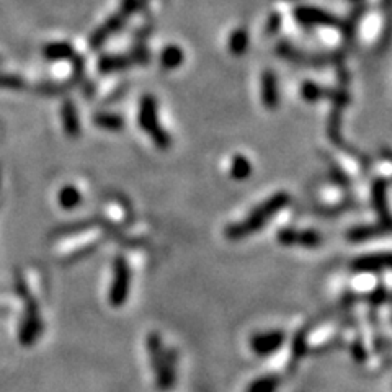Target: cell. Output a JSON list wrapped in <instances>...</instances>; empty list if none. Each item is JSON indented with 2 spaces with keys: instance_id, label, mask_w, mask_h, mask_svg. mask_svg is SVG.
Masks as SVG:
<instances>
[{
  "instance_id": "3",
  "label": "cell",
  "mask_w": 392,
  "mask_h": 392,
  "mask_svg": "<svg viewBox=\"0 0 392 392\" xmlns=\"http://www.w3.org/2000/svg\"><path fill=\"white\" fill-rule=\"evenodd\" d=\"M139 124L152 138L155 146L159 149H167L172 144V139L165 133L159 121V113H157V103L154 97L146 95L141 98V107H139Z\"/></svg>"
},
{
  "instance_id": "6",
  "label": "cell",
  "mask_w": 392,
  "mask_h": 392,
  "mask_svg": "<svg viewBox=\"0 0 392 392\" xmlns=\"http://www.w3.org/2000/svg\"><path fill=\"white\" fill-rule=\"evenodd\" d=\"M286 334L283 330H265L250 337V348L257 356H272L285 345Z\"/></svg>"
},
{
  "instance_id": "22",
  "label": "cell",
  "mask_w": 392,
  "mask_h": 392,
  "mask_svg": "<svg viewBox=\"0 0 392 392\" xmlns=\"http://www.w3.org/2000/svg\"><path fill=\"white\" fill-rule=\"evenodd\" d=\"M59 199L64 208H74L80 203V193H78L76 188H72V186H67V188L61 191Z\"/></svg>"
},
{
  "instance_id": "15",
  "label": "cell",
  "mask_w": 392,
  "mask_h": 392,
  "mask_svg": "<svg viewBox=\"0 0 392 392\" xmlns=\"http://www.w3.org/2000/svg\"><path fill=\"white\" fill-rule=\"evenodd\" d=\"M183 59H185V54L178 46H167L160 56V63L165 69H177L183 63Z\"/></svg>"
},
{
  "instance_id": "11",
  "label": "cell",
  "mask_w": 392,
  "mask_h": 392,
  "mask_svg": "<svg viewBox=\"0 0 392 392\" xmlns=\"http://www.w3.org/2000/svg\"><path fill=\"white\" fill-rule=\"evenodd\" d=\"M261 100L270 110H274L280 103V94H278V80L272 71H265L261 76Z\"/></svg>"
},
{
  "instance_id": "14",
  "label": "cell",
  "mask_w": 392,
  "mask_h": 392,
  "mask_svg": "<svg viewBox=\"0 0 392 392\" xmlns=\"http://www.w3.org/2000/svg\"><path fill=\"white\" fill-rule=\"evenodd\" d=\"M252 173V164L250 160L246 159L243 155H235L230 164V177L235 180H246Z\"/></svg>"
},
{
  "instance_id": "8",
  "label": "cell",
  "mask_w": 392,
  "mask_h": 392,
  "mask_svg": "<svg viewBox=\"0 0 392 392\" xmlns=\"http://www.w3.org/2000/svg\"><path fill=\"white\" fill-rule=\"evenodd\" d=\"M278 242L283 243V246H303L307 248H314L320 246L322 237L316 230H296L286 228L278 232Z\"/></svg>"
},
{
  "instance_id": "13",
  "label": "cell",
  "mask_w": 392,
  "mask_h": 392,
  "mask_svg": "<svg viewBox=\"0 0 392 392\" xmlns=\"http://www.w3.org/2000/svg\"><path fill=\"white\" fill-rule=\"evenodd\" d=\"M278 386H280V378L267 374V376L257 378L255 381H252L246 392H276Z\"/></svg>"
},
{
  "instance_id": "7",
  "label": "cell",
  "mask_w": 392,
  "mask_h": 392,
  "mask_svg": "<svg viewBox=\"0 0 392 392\" xmlns=\"http://www.w3.org/2000/svg\"><path fill=\"white\" fill-rule=\"evenodd\" d=\"M351 268L358 273H381L392 270V252L361 255L353 260Z\"/></svg>"
},
{
  "instance_id": "25",
  "label": "cell",
  "mask_w": 392,
  "mask_h": 392,
  "mask_svg": "<svg viewBox=\"0 0 392 392\" xmlns=\"http://www.w3.org/2000/svg\"><path fill=\"white\" fill-rule=\"evenodd\" d=\"M351 355L355 356L356 361H363L366 358V348L361 342H355L351 345Z\"/></svg>"
},
{
  "instance_id": "9",
  "label": "cell",
  "mask_w": 392,
  "mask_h": 392,
  "mask_svg": "<svg viewBox=\"0 0 392 392\" xmlns=\"http://www.w3.org/2000/svg\"><path fill=\"white\" fill-rule=\"evenodd\" d=\"M296 19L299 23L307 26H337L338 21L332 13L316 7H299L296 10Z\"/></svg>"
},
{
  "instance_id": "19",
  "label": "cell",
  "mask_w": 392,
  "mask_h": 392,
  "mask_svg": "<svg viewBox=\"0 0 392 392\" xmlns=\"http://www.w3.org/2000/svg\"><path fill=\"white\" fill-rule=\"evenodd\" d=\"M95 123H97L100 128L111 131L123 128V120L116 115H97L95 116Z\"/></svg>"
},
{
  "instance_id": "26",
  "label": "cell",
  "mask_w": 392,
  "mask_h": 392,
  "mask_svg": "<svg viewBox=\"0 0 392 392\" xmlns=\"http://www.w3.org/2000/svg\"><path fill=\"white\" fill-rule=\"evenodd\" d=\"M278 25H280V17H278V15H272V19H270V23H268V30H270V32H276Z\"/></svg>"
},
{
  "instance_id": "10",
  "label": "cell",
  "mask_w": 392,
  "mask_h": 392,
  "mask_svg": "<svg viewBox=\"0 0 392 392\" xmlns=\"http://www.w3.org/2000/svg\"><path fill=\"white\" fill-rule=\"evenodd\" d=\"M386 182L384 180H376L373 183L371 188V199H373V206L376 209L379 219L384 224L392 226V217L389 215V208H387V198H386Z\"/></svg>"
},
{
  "instance_id": "21",
  "label": "cell",
  "mask_w": 392,
  "mask_h": 392,
  "mask_svg": "<svg viewBox=\"0 0 392 392\" xmlns=\"http://www.w3.org/2000/svg\"><path fill=\"white\" fill-rule=\"evenodd\" d=\"M129 64V61L126 58H120V56H107V58L102 59V71L105 72H110V71H116V69H123L126 65Z\"/></svg>"
},
{
  "instance_id": "24",
  "label": "cell",
  "mask_w": 392,
  "mask_h": 392,
  "mask_svg": "<svg viewBox=\"0 0 392 392\" xmlns=\"http://www.w3.org/2000/svg\"><path fill=\"white\" fill-rule=\"evenodd\" d=\"M369 301H371V304H374V306H381V304L386 301V290L384 287L382 286L376 287V290H374L371 293V296H369Z\"/></svg>"
},
{
  "instance_id": "27",
  "label": "cell",
  "mask_w": 392,
  "mask_h": 392,
  "mask_svg": "<svg viewBox=\"0 0 392 392\" xmlns=\"http://www.w3.org/2000/svg\"><path fill=\"white\" fill-rule=\"evenodd\" d=\"M351 2H360V0H351Z\"/></svg>"
},
{
  "instance_id": "16",
  "label": "cell",
  "mask_w": 392,
  "mask_h": 392,
  "mask_svg": "<svg viewBox=\"0 0 392 392\" xmlns=\"http://www.w3.org/2000/svg\"><path fill=\"white\" fill-rule=\"evenodd\" d=\"M248 47V34L243 28L235 30V32L230 34L229 39V50L234 56H242L243 52L247 51Z\"/></svg>"
},
{
  "instance_id": "23",
  "label": "cell",
  "mask_w": 392,
  "mask_h": 392,
  "mask_svg": "<svg viewBox=\"0 0 392 392\" xmlns=\"http://www.w3.org/2000/svg\"><path fill=\"white\" fill-rule=\"evenodd\" d=\"M71 46L67 45H51L46 47V56H50V58H67V56H71Z\"/></svg>"
},
{
  "instance_id": "4",
  "label": "cell",
  "mask_w": 392,
  "mask_h": 392,
  "mask_svg": "<svg viewBox=\"0 0 392 392\" xmlns=\"http://www.w3.org/2000/svg\"><path fill=\"white\" fill-rule=\"evenodd\" d=\"M131 287V270L124 257H118L113 265V280L108 299L113 307H121L129 296Z\"/></svg>"
},
{
  "instance_id": "2",
  "label": "cell",
  "mask_w": 392,
  "mask_h": 392,
  "mask_svg": "<svg viewBox=\"0 0 392 392\" xmlns=\"http://www.w3.org/2000/svg\"><path fill=\"white\" fill-rule=\"evenodd\" d=\"M287 203H290V195L286 193H276L270 196L267 202L261 203L260 206H257L242 222L229 226V228L226 229V237L230 239V241H241V239L248 237V235H252L259 229L263 228L270 217H273L276 213H280Z\"/></svg>"
},
{
  "instance_id": "20",
  "label": "cell",
  "mask_w": 392,
  "mask_h": 392,
  "mask_svg": "<svg viewBox=\"0 0 392 392\" xmlns=\"http://www.w3.org/2000/svg\"><path fill=\"white\" fill-rule=\"evenodd\" d=\"M307 351V337L304 330H299L298 334L294 335L293 340V356L296 360H301Z\"/></svg>"
},
{
  "instance_id": "18",
  "label": "cell",
  "mask_w": 392,
  "mask_h": 392,
  "mask_svg": "<svg viewBox=\"0 0 392 392\" xmlns=\"http://www.w3.org/2000/svg\"><path fill=\"white\" fill-rule=\"evenodd\" d=\"M64 126L65 129H67V133L72 134V136H76L78 133V120L71 102L65 103L64 107Z\"/></svg>"
},
{
  "instance_id": "12",
  "label": "cell",
  "mask_w": 392,
  "mask_h": 392,
  "mask_svg": "<svg viewBox=\"0 0 392 392\" xmlns=\"http://www.w3.org/2000/svg\"><path fill=\"white\" fill-rule=\"evenodd\" d=\"M392 230V226L384 224V222H379L374 226H358V228H353L348 230L347 239L350 242H364L369 239L381 237L382 234H387Z\"/></svg>"
},
{
  "instance_id": "17",
  "label": "cell",
  "mask_w": 392,
  "mask_h": 392,
  "mask_svg": "<svg viewBox=\"0 0 392 392\" xmlns=\"http://www.w3.org/2000/svg\"><path fill=\"white\" fill-rule=\"evenodd\" d=\"M301 95H303V98L307 100V102H317V100H320L322 97H327L329 91L319 85L306 82V84L303 85V89H301Z\"/></svg>"
},
{
  "instance_id": "1",
  "label": "cell",
  "mask_w": 392,
  "mask_h": 392,
  "mask_svg": "<svg viewBox=\"0 0 392 392\" xmlns=\"http://www.w3.org/2000/svg\"><path fill=\"white\" fill-rule=\"evenodd\" d=\"M146 345L157 387L160 391L172 389L177 381V351L173 348H165L162 337L157 332L147 335Z\"/></svg>"
},
{
  "instance_id": "5",
  "label": "cell",
  "mask_w": 392,
  "mask_h": 392,
  "mask_svg": "<svg viewBox=\"0 0 392 392\" xmlns=\"http://www.w3.org/2000/svg\"><path fill=\"white\" fill-rule=\"evenodd\" d=\"M25 296H26V301H28V304H26L23 319H21L20 322L19 340L23 347H32L43 332V322H41V314H39L36 303L30 298L28 293H25Z\"/></svg>"
}]
</instances>
